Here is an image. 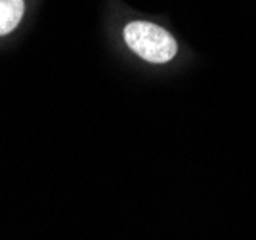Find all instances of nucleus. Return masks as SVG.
<instances>
[{
    "instance_id": "obj_2",
    "label": "nucleus",
    "mask_w": 256,
    "mask_h": 240,
    "mask_svg": "<svg viewBox=\"0 0 256 240\" xmlns=\"http://www.w3.org/2000/svg\"><path fill=\"white\" fill-rule=\"evenodd\" d=\"M23 0H0V36L12 32L23 17Z\"/></svg>"
},
{
    "instance_id": "obj_1",
    "label": "nucleus",
    "mask_w": 256,
    "mask_h": 240,
    "mask_svg": "<svg viewBox=\"0 0 256 240\" xmlns=\"http://www.w3.org/2000/svg\"><path fill=\"white\" fill-rule=\"evenodd\" d=\"M128 48L150 63H166L178 52V44L159 25L148 21H132L124 29Z\"/></svg>"
}]
</instances>
